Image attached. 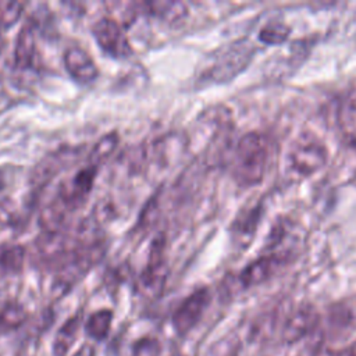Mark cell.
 <instances>
[{"label": "cell", "mask_w": 356, "mask_h": 356, "mask_svg": "<svg viewBox=\"0 0 356 356\" xmlns=\"http://www.w3.org/2000/svg\"><path fill=\"white\" fill-rule=\"evenodd\" d=\"M268 165V140L259 132L243 135L234 152V178L243 186L259 184Z\"/></svg>", "instance_id": "6da1fadb"}, {"label": "cell", "mask_w": 356, "mask_h": 356, "mask_svg": "<svg viewBox=\"0 0 356 356\" xmlns=\"http://www.w3.org/2000/svg\"><path fill=\"white\" fill-rule=\"evenodd\" d=\"M328 156V149L320 136L314 132H300L289 145L286 167L292 177L307 178L325 167Z\"/></svg>", "instance_id": "7a4b0ae2"}, {"label": "cell", "mask_w": 356, "mask_h": 356, "mask_svg": "<svg viewBox=\"0 0 356 356\" xmlns=\"http://www.w3.org/2000/svg\"><path fill=\"white\" fill-rule=\"evenodd\" d=\"M93 36L103 51L111 57L125 58L132 53V46L124 26L110 15L99 18L93 25Z\"/></svg>", "instance_id": "3957f363"}, {"label": "cell", "mask_w": 356, "mask_h": 356, "mask_svg": "<svg viewBox=\"0 0 356 356\" xmlns=\"http://www.w3.org/2000/svg\"><path fill=\"white\" fill-rule=\"evenodd\" d=\"M167 280V264L164 257V242L157 238L150 249L146 267L139 277V289L147 296H157Z\"/></svg>", "instance_id": "277c9868"}, {"label": "cell", "mask_w": 356, "mask_h": 356, "mask_svg": "<svg viewBox=\"0 0 356 356\" xmlns=\"http://www.w3.org/2000/svg\"><path fill=\"white\" fill-rule=\"evenodd\" d=\"M210 303V292L207 288H199L188 295L172 314V325L179 335L188 334L202 318Z\"/></svg>", "instance_id": "5b68a950"}, {"label": "cell", "mask_w": 356, "mask_h": 356, "mask_svg": "<svg viewBox=\"0 0 356 356\" xmlns=\"http://www.w3.org/2000/svg\"><path fill=\"white\" fill-rule=\"evenodd\" d=\"M96 172H97V165L95 164H89L85 168L78 170L72 178L61 184L57 199L68 210H75L76 207L82 206L89 192L92 191Z\"/></svg>", "instance_id": "8992f818"}, {"label": "cell", "mask_w": 356, "mask_h": 356, "mask_svg": "<svg viewBox=\"0 0 356 356\" xmlns=\"http://www.w3.org/2000/svg\"><path fill=\"white\" fill-rule=\"evenodd\" d=\"M64 65L70 75L79 82H92L99 75V68L95 60L79 46H71L65 50Z\"/></svg>", "instance_id": "52a82bcc"}, {"label": "cell", "mask_w": 356, "mask_h": 356, "mask_svg": "<svg viewBox=\"0 0 356 356\" xmlns=\"http://www.w3.org/2000/svg\"><path fill=\"white\" fill-rule=\"evenodd\" d=\"M284 264L281 254H266L249 263L239 274V281L243 286L259 285L271 278Z\"/></svg>", "instance_id": "ba28073f"}, {"label": "cell", "mask_w": 356, "mask_h": 356, "mask_svg": "<svg viewBox=\"0 0 356 356\" xmlns=\"http://www.w3.org/2000/svg\"><path fill=\"white\" fill-rule=\"evenodd\" d=\"M318 316L313 307H300L293 312L285 323L284 338L286 341H296L310 332L317 324Z\"/></svg>", "instance_id": "9c48e42d"}, {"label": "cell", "mask_w": 356, "mask_h": 356, "mask_svg": "<svg viewBox=\"0 0 356 356\" xmlns=\"http://www.w3.org/2000/svg\"><path fill=\"white\" fill-rule=\"evenodd\" d=\"M36 57V36L32 24H25L17 36L14 60L15 65L21 70L31 68Z\"/></svg>", "instance_id": "30bf717a"}, {"label": "cell", "mask_w": 356, "mask_h": 356, "mask_svg": "<svg viewBox=\"0 0 356 356\" xmlns=\"http://www.w3.org/2000/svg\"><path fill=\"white\" fill-rule=\"evenodd\" d=\"M25 248L19 243L0 245V274H17L25 263Z\"/></svg>", "instance_id": "8fae6325"}, {"label": "cell", "mask_w": 356, "mask_h": 356, "mask_svg": "<svg viewBox=\"0 0 356 356\" xmlns=\"http://www.w3.org/2000/svg\"><path fill=\"white\" fill-rule=\"evenodd\" d=\"M338 124L343 135L356 142V90L348 93L338 111Z\"/></svg>", "instance_id": "7c38bea8"}, {"label": "cell", "mask_w": 356, "mask_h": 356, "mask_svg": "<svg viewBox=\"0 0 356 356\" xmlns=\"http://www.w3.org/2000/svg\"><path fill=\"white\" fill-rule=\"evenodd\" d=\"M111 321L113 312L108 309H100L88 317L85 323V331L90 338L96 341H103L108 335Z\"/></svg>", "instance_id": "4fadbf2b"}, {"label": "cell", "mask_w": 356, "mask_h": 356, "mask_svg": "<svg viewBox=\"0 0 356 356\" xmlns=\"http://www.w3.org/2000/svg\"><path fill=\"white\" fill-rule=\"evenodd\" d=\"M79 330V317H71L70 320H67L64 323V325L60 328V331L56 335L54 339V345H53V350H54V356H65L67 352L70 350V348L72 346L76 334Z\"/></svg>", "instance_id": "5bb4252c"}, {"label": "cell", "mask_w": 356, "mask_h": 356, "mask_svg": "<svg viewBox=\"0 0 356 356\" xmlns=\"http://www.w3.org/2000/svg\"><path fill=\"white\" fill-rule=\"evenodd\" d=\"M118 145V134L117 132H110L104 136H102L93 146L90 156H89V161L90 164L99 165L100 163H103L117 147Z\"/></svg>", "instance_id": "9a60e30c"}, {"label": "cell", "mask_w": 356, "mask_h": 356, "mask_svg": "<svg viewBox=\"0 0 356 356\" xmlns=\"http://www.w3.org/2000/svg\"><path fill=\"white\" fill-rule=\"evenodd\" d=\"M26 320V312L19 303H8L0 312V330H15Z\"/></svg>", "instance_id": "2e32d148"}, {"label": "cell", "mask_w": 356, "mask_h": 356, "mask_svg": "<svg viewBox=\"0 0 356 356\" xmlns=\"http://www.w3.org/2000/svg\"><path fill=\"white\" fill-rule=\"evenodd\" d=\"M145 7L149 8V13L156 14L159 17L175 19L179 18L185 14L186 8L182 3H161V1H154V3H143Z\"/></svg>", "instance_id": "e0dca14e"}, {"label": "cell", "mask_w": 356, "mask_h": 356, "mask_svg": "<svg viewBox=\"0 0 356 356\" xmlns=\"http://www.w3.org/2000/svg\"><path fill=\"white\" fill-rule=\"evenodd\" d=\"M289 29L284 24L271 22L264 25L259 32V39L266 44H278L288 38Z\"/></svg>", "instance_id": "ac0fdd59"}, {"label": "cell", "mask_w": 356, "mask_h": 356, "mask_svg": "<svg viewBox=\"0 0 356 356\" xmlns=\"http://www.w3.org/2000/svg\"><path fill=\"white\" fill-rule=\"evenodd\" d=\"M25 4L22 1H3L0 0V25L11 26L22 15Z\"/></svg>", "instance_id": "d6986e66"}, {"label": "cell", "mask_w": 356, "mask_h": 356, "mask_svg": "<svg viewBox=\"0 0 356 356\" xmlns=\"http://www.w3.org/2000/svg\"><path fill=\"white\" fill-rule=\"evenodd\" d=\"M161 346L156 338L145 337L138 339L131 349V356H160Z\"/></svg>", "instance_id": "ffe728a7"}, {"label": "cell", "mask_w": 356, "mask_h": 356, "mask_svg": "<svg viewBox=\"0 0 356 356\" xmlns=\"http://www.w3.org/2000/svg\"><path fill=\"white\" fill-rule=\"evenodd\" d=\"M95 353H93V348L90 346V345H83V346H81L76 352H75V355L74 356H93Z\"/></svg>", "instance_id": "44dd1931"}, {"label": "cell", "mask_w": 356, "mask_h": 356, "mask_svg": "<svg viewBox=\"0 0 356 356\" xmlns=\"http://www.w3.org/2000/svg\"><path fill=\"white\" fill-rule=\"evenodd\" d=\"M348 356H356V341L349 346V349H348Z\"/></svg>", "instance_id": "7402d4cb"}, {"label": "cell", "mask_w": 356, "mask_h": 356, "mask_svg": "<svg viewBox=\"0 0 356 356\" xmlns=\"http://www.w3.org/2000/svg\"><path fill=\"white\" fill-rule=\"evenodd\" d=\"M3 47H4V36H3L1 29H0V54H1V51H3Z\"/></svg>", "instance_id": "603a6c76"}, {"label": "cell", "mask_w": 356, "mask_h": 356, "mask_svg": "<svg viewBox=\"0 0 356 356\" xmlns=\"http://www.w3.org/2000/svg\"><path fill=\"white\" fill-rule=\"evenodd\" d=\"M1 184H3V175H1V171H0V186H1Z\"/></svg>", "instance_id": "cb8c5ba5"}]
</instances>
